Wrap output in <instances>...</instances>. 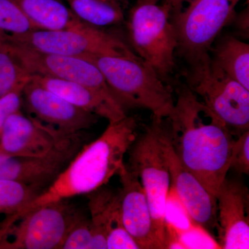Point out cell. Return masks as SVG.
Returning <instances> with one entry per match:
<instances>
[{
  "label": "cell",
  "instance_id": "4fadbf2b",
  "mask_svg": "<svg viewBox=\"0 0 249 249\" xmlns=\"http://www.w3.org/2000/svg\"><path fill=\"white\" fill-rule=\"evenodd\" d=\"M218 243L222 249H249V192L240 181L226 178L218 188Z\"/></svg>",
  "mask_w": 249,
  "mask_h": 249
},
{
  "label": "cell",
  "instance_id": "ffe728a7",
  "mask_svg": "<svg viewBox=\"0 0 249 249\" xmlns=\"http://www.w3.org/2000/svg\"><path fill=\"white\" fill-rule=\"evenodd\" d=\"M69 7L82 22L101 28L124 21V7L112 0H66Z\"/></svg>",
  "mask_w": 249,
  "mask_h": 249
},
{
  "label": "cell",
  "instance_id": "5bb4252c",
  "mask_svg": "<svg viewBox=\"0 0 249 249\" xmlns=\"http://www.w3.org/2000/svg\"><path fill=\"white\" fill-rule=\"evenodd\" d=\"M88 198L92 229L89 249H139L124 227L119 191L103 186Z\"/></svg>",
  "mask_w": 249,
  "mask_h": 249
},
{
  "label": "cell",
  "instance_id": "52a82bcc",
  "mask_svg": "<svg viewBox=\"0 0 249 249\" xmlns=\"http://www.w3.org/2000/svg\"><path fill=\"white\" fill-rule=\"evenodd\" d=\"M240 0H188L184 10L171 13L176 53L188 66L210 55L223 28L231 22Z\"/></svg>",
  "mask_w": 249,
  "mask_h": 249
},
{
  "label": "cell",
  "instance_id": "4dcf8cb0",
  "mask_svg": "<svg viewBox=\"0 0 249 249\" xmlns=\"http://www.w3.org/2000/svg\"><path fill=\"white\" fill-rule=\"evenodd\" d=\"M112 1L119 3L123 7L127 6V4H128V0H112Z\"/></svg>",
  "mask_w": 249,
  "mask_h": 249
},
{
  "label": "cell",
  "instance_id": "ba28073f",
  "mask_svg": "<svg viewBox=\"0 0 249 249\" xmlns=\"http://www.w3.org/2000/svg\"><path fill=\"white\" fill-rule=\"evenodd\" d=\"M170 15L171 10L165 4L138 1L127 22L129 42L137 55L163 80L175 68L177 39Z\"/></svg>",
  "mask_w": 249,
  "mask_h": 249
},
{
  "label": "cell",
  "instance_id": "603a6c76",
  "mask_svg": "<svg viewBox=\"0 0 249 249\" xmlns=\"http://www.w3.org/2000/svg\"><path fill=\"white\" fill-rule=\"evenodd\" d=\"M36 30L14 0H0V33L17 36Z\"/></svg>",
  "mask_w": 249,
  "mask_h": 249
},
{
  "label": "cell",
  "instance_id": "f1b7e54d",
  "mask_svg": "<svg viewBox=\"0 0 249 249\" xmlns=\"http://www.w3.org/2000/svg\"><path fill=\"white\" fill-rule=\"evenodd\" d=\"M249 9L244 10L240 14L235 15L232 22H235V29L241 36L245 37H249Z\"/></svg>",
  "mask_w": 249,
  "mask_h": 249
},
{
  "label": "cell",
  "instance_id": "5b68a950",
  "mask_svg": "<svg viewBox=\"0 0 249 249\" xmlns=\"http://www.w3.org/2000/svg\"><path fill=\"white\" fill-rule=\"evenodd\" d=\"M186 82L234 137L249 130V90L216 66L211 55L188 66Z\"/></svg>",
  "mask_w": 249,
  "mask_h": 249
},
{
  "label": "cell",
  "instance_id": "30bf717a",
  "mask_svg": "<svg viewBox=\"0 0 249 249\" xmlns=\"http://www.w3.org/2000/svg\"><path fill=\"white\" fill-rule=\"evenodd\" d=\"M0 41L30 74L78 83L116 102L102 73L92 62L78 57L42 53L25 48L4 40L1 36Z\"/></svg>",
  "mask_w": 249,
  "mask_h": 249
},
{
  "label": "cell",
  "instance_id": "2e32d148",
  "mask_svg": "<svg viewBox=\"0 0 249 249\" xmlns=\"http://www.w3.org/2000/svg\"><path fill=\"white\" fill-rule=\"evenodd\" d=\"M65 137L67 136L60 135L24 115L20 109L10 115L5 123L0 135V154L42 157Z\"/></svg>",
  "mask_w": 249,
  "mask_h": 249
},
{
  "label": "cell",
  "instance_id": "1f68e13d",
  "mask_svg": "<svg viewBox=\"0 0 249 249\" xmlns=\"http://www.w3.org/2000/svg\"><path fill=\"white\" fill-rule=\"evenodd\" d=\"M138 1H145V2L154 3V4H157L159 0H138Z\"/></svg>",
  "mask_w": 249,
  "mask_h": 249
},
{
  "label": "cell",
  "instance_id": "277c9868",
  "mask_svg": "<svg viewBox=\"0 0 249 249\" xmlns=\"http://www.w3.org/2000/svg\"><path fill=\"white\" fill-rule=\"evenodd\" d=\"M85 214L67 199L38 206L0 224V249H61L72 227Z\"/></svg>",
  "mask_w": 249,
  "mask_h": 249
},
{
  "label": "cell",
  "instance_id": "83f0119b",
  "mask_svg": "<svg viewBox=\"0 0 249 249\" xmlns=\"http://www.w3.org/2000/svg\"><path fill=\"white\" fill-rule=\"evenodd\" d=\"M24 88L21 87L18 88L0 98V135L9 116L16 111L20 110L22 106V91Z\"/></svg>",
  "mask_w": 249,
  "mask_h": 249
},
{
  "label": "cell",
  "instance_id": "8fae6325",
  "mask_svg": "<svg viewBox=\"0 0 249 249\" xmlns=\"http://www.w3.org/2000/svg\"><path fill=\"white\" fill-rule=\"evenodd\" d=\"M28 116L62 136L80 134L96 124L98 116L67 102L31 80L22 91Z\"/></svg>",
  "mask_w": 249,
  "mask_h": 249
},
{
  "label": "cell",
  "instance_id": "d6986e66",
  "mask_svg": "<svg viewBox=\"0 0 249 249\" xmlns=\"http://www.w3.org/2000/svg\"><path fill=\"white\" fill-rule=\"evenodd\" d=\"M210 55L216 66L249 90V44L227 36L212 47Z\"/></svg>",
  "mask_w": 249,
  "mask_h": 249
},
{
  "label": "cell",
  "instance_id": "e0dca14e",
  "mask_svg": "<svg viewBox=\"0 0 249 249\" xmlns=\"http://www.w3.org/2000/svg\"><path fill=\"white\" fill-rule=\"evenodd\" d=\"M31 80L73 106L107 119L109 124L121 121L127 116L115 101H109L83 85L40 75H31Z\"/></svg>",
  "mask_w": 249,
  "mask_h": 249
},
{
  "label": "cell",
  "instance_id": "ac0fdd59",
  "mask_svg": "<svg viewBox=\"0 0 249 249\" xmlns=\"http://www.w3.org/2000/svg\"><path fill=\"white\" fill-rule=\"evenodd\" d=\"M36 29L47 31L78 29L85 23L62 0H14Z\"/></svg>",
  "mask_w": 249,
  "mask_h": 249
},
{
  "label": "cell",
  "instance_id": "7c38bea8",
  "mask_svg": "<svg viewBox=\"0 0 249 249\" xmlns=\"http://www.w3.org/2000/svg\"><path fill=\"white\" fill-rule=\"evenodd\" d=\"M160 139L169 168L170 186L176 192L193 222L213 235L217 226L216 196L180 163L168 138L164 118L161 121Z\"/></svg>",
  "mask_w": 249,
  "mask_h": 249
},
{
  "label": "cell",
  "instance_id": "9c48e42d",
  "mask_svg": "<svg viewBox=\"0 0 249 249\" xmlns=\"http://www.w3.org/2000/svg\"><path fill=\"white\" fill-rule=\"evenodd\" d=\"M4 40L42 53L83 58L88 55L134 56L119 36L85 24L78 29L31 31L21 36L0 33Z\"/></svg>",
  "mask_w": 249,
  "mask_h": 249
},
{
  "label": "cell",
  "instance_id": "7a4b0ae2",
  "mask_svg": "<svg viewBox=\"0 0 249 249\" xmlns=\"http://www.w3.org/2000/svg\"><path fill=\"white\" fill-rule=\"evenodd\" d=\"M137 127V119L132 116H126L121 121L109 124L101 137L83 145L66 168L34 201L7 217H19L42 205L89 194L107 184L124 168V157L138 135Z\"/></svg>",
  "mask_w": 249,
  "mask_h": 249
},
{
  "label": "cell",
  "instance_id": "3957f363",
  "mask_svg": "<svg viewBox=\"0 0 249 249\" xmlns=\"http://www.w3.org/2000/svg\"><path fill=\"white\" fill-rule=\"evenodd\" d=\"M101 71L111 95L124 111L142 108L154 116L168 117L175 102L171 87L138 55H88Z\"/></svg>",
  "mask_w": 249,
  "mask_h": 249
},
{
  "label": "cell",
  "instance_id": "44dd1931",
  "mask_svg": "<svg viewBox=\"0 0 249 249\" xmlns=\"http://www.w3.org/2000/svg\"><path fill=\"white\" fill-rule=\"evenodd\" d=\"M44 191L35 185L11 179H0V214L17 213Z\"/></svg>",
  "mask_w": 249,
  "mask_h": 249
},
{
  "label": "cell",
  "instance_id": "4316f807",
  "mask_svg": "<svg viewBox=\"0 0 249 249\" xmlns=\"http://www.w3.org/2000/svg\"><path fill=\"white\" fill-rule=\"evenodd\" d=\"M229 168L239 175H249V130L235 139L231 152Z\"/></svg>",
  "mask_w": 249,
  "mask_h": 249
},
{
  "label": "cell",
  "instance_id": "7402d4cb",
  "mask_svg": "<svg viewBox=\"0 0 249 249\" xmlns=\"http://www.w3.org/2000/svg\"><path fill=\"white\" fill-rule=\"evenodd\" d=\"M31 74L0 41V98L24 87Z\"/></svg>",
  "mask_w": 249,
  "mask_h": 249
},
{
  "label": "cell",
  "instance_id": "d4e9b609",
  "mask_svg": "<svg viewBox=\"0 0 249 249\" xmlns=\"http://www.w3.org/2000/svg\"><path fill=\"white\" fill-rule=\"evenodd\" d=\"M175 231L183 249H221L214 236L197 224H193L187 230L181 231Z\"/></svg>",
  "mask_w": 249,
  "mask_h": 249
},
{
  "label": "cell",
  "instance_id": "f546056e",
  "mask_svg": "<svg viewBox=\"0 0 249 249\" xmlns=\"http://www.w3.org/2000/svg\"><path fill=\"white\" fill-rule=\"evenodd\" d=\"M188 0H164L163 4L166 5L171 10V13L176 12L182 9L183 3Z\"/></svg>",
  "mask_w": 249,
  "mask_h": 249
},
{
  "label": "cell",
  "instance_id": "6da1fadb",
  "mask_svg": "<svg viewBox=\"0 0 249 249\" xmlns=\"http://www.w3.org/2000/svg\"><path fill=\"white\" fill-rule=\"evenodd\" d=\"M177 94L173 112L165 118L170 143L181 164L216 196L230 170L235 137L186 85Z\"/></svg>",
  "mask_w": 249,
  "mask_h": 249
},
{
  "label": "cell",
  "instance_id": "484cf974",
  "mask_svg": "<svg viewBox=\"0 0 249 249\" xmlns=\"http://www.w3.org/2000/svg\"><path fill=\"white\" fill-rule=\"evenodd\" d=\"M92 229L89 218L85 216L69 231L61 249H89Z\"/></svg>",
  "mask_w": 249,
  "mask_h": 249
},
{
  "label": "cell",
  "instance_id": "8992f818",
  "mask_svg": "<svg viewBox=\"0 0 249 249\" xmlns=\"http://www.w3.org/2000/svg\"><path fill=\"white\" fill-rule=\"evenodd\" d=\"M163 118L152 116L150 124L131 145L126 168L142 183L153 219L156 235L164 249L165 209L170 187L168 162L160 139Z\"/></svg>",
  "mask_w": 249,
  "mask_h": 249
},
{
  "label": "cell",
  "instance_id": "9a60e30c",
  "mask_svg": "<svg viewBox=\"0 0 249 249\" xmlns=\"http://www.w3.org/2000/svg\"><path fill=\"white\" fill-rule=\"evenodd\" d=\"M121 187V215L126 231L139 249H162L156 235L151 211L139 178L125 166L118 174Z\"/></svg>",
  "mask_w": 249,
  "mask_h": 249
},
{
  "label": "cell",
  "instance_id": "cb8c5ba5",
  "mask_svg": "<svg viewBox=\"0 0 249 249\" xmlns=\"http://www.w3.org/2000/svg\"><path fill=\"white\" fill-rule=\"evenodd\" d=\"M195 224L188 211L177 194L170 186L165 209V227L170 226L175 230L181 231L190 229Z\"/></svg>",
  "mask_w": 249,
  "mask_h": 249
}]
</instances>
